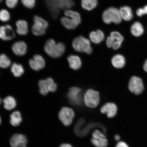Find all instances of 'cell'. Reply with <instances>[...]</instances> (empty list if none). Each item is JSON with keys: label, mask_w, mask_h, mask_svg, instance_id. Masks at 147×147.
Here are the masks:
<instances>
[{"label": "cell", "mask_w": 147, "mask_h": 147, "mask_svg": "<svg viewBox=\"0 0 147 147\" xmlns=\"http://www.w3.org/2000/svg\"><path fill=\"white\" fill-rule=\"evenodd\" d=\"M60 23L66 29L69 30H73L77 28L80 25L71 18L62 16L60 19Z\"/></svg>", "instance_id": "cell-19"}, {"label": "cell", "mask_w": 147, "mask_h": 147, "mask_svg": "<svg viewBox=\"0 0 147 147\" xmlns=\"http://www.w3.org/2000/svg\"><path fill=\"white\" fill-rule=\"evenodd\" d=\"M91 141L96 147H106L108 145V141L105 136L98 130L93 132Z\"/></svg>", "instance_id": "cell-11"}, {"label": "cell", "mask_w": 147, "mask_h": 147, "mask_svg": "<svg viewBox=\"0 0 147 147\" xmlns=\"http://www.w3.org/2000/svg\"><path fill=\"white\" fill-rule=\"evenodd\" d=\"M1 117H0V125H1Z\"/></svg>", "instance_id": "cell-38"}, {"label": "cell", "mask_w": 147, "mask_h": 147, "mask_svg": "<svg viewBox=\"0 0 147 147\" xmlns=\"http://www.w3.org/2000/svg\"><path fill=\"white\" fill-rule=\"evenodd\" d=\"M84 100L86 106L94 108L98 105L100 101V94L98 92L92 89L86 91L84 96Z\"/></svg>", "instance_id": "cell-6"}, {"label": "cell", "mask_w": 147, "mask_h": 147, "mask_svg": "<svg viewBox=\"0 0 147 147\" xmlns=\"http://www.w3.org/2000/svg\"><path fill=\"white\" fill-rule=\"evenodd\" d=\"M105 34L102 30L97 29L90 32L89 37L91 41L94 43L100 44L104 41L105 38Z\"/></svg>", "instance_id": "cell-17"}, {"label": "cell", "mask_w": 147, "mask_h": 147, "mask_svg": "<svg viewBox=\"0 0 147 147\" xmlns=\"http://www.w3.org/2000/svg\"><path fill=\"white\" fill-rule=\"evenodd\" d=\"M102 21L106 24L112 23L118 25L122 21L119 10L115 7H110L106 9L102 15Z\"/></svg>", "instance_id": "cell-2"}, {"label": "cell", "mask_w": 147, "mask_h": 147, "mask_svg": "<svg viewBox=\"0 0 147 147\" xmlns=\"http://www.w3.org/2000/svg\"><path fill=\"white\" fill-rule=\"evenodd\" d=\"M34 24L32 31L35 36H40L44 35L49 27V23L46 20L40 16H35L33 19Z\"/></svg>", "instance_id": "cell-4"}, {"label": "cell", "mask_w": 147, "mask_h": 147, "mask_svg": "<svg viewBox=\"0 0 147 147\" xmlns=\"http://www.w3.org/2000/svg\"><path fill=\"white\" fill-rule=\"evenodd\" d=\"M11 71L15 77L18 78L23 74L24 70L21 64L14 63L11 67Z\"/></svg>", "instance_id": "cell-28"}, {"label": "cell", "mask_w": 147, "mask_h": 147, "mask_svg": "<svg viewBox=\"0 0 147 147\" xmlns=\"http://www.w3.org/2000/svg\"><path fill=\"white\" fill-rule=\"evenodd\" d=\"M131 34L136 37L142 36L144 32L142 24L138 22H136L131 25L130 28Z\"/></svg>", "instance_id": "cell-25"}, {"label": "cell", "mask_w": 147, "mask_h": 147, "mask_svg": "<svg viewBox=\"0 0 147 147\" xmlns=\"http://www.w3.org/2000/svg\"><path fill=\"white\" fill-rule=\"evenodd\" d=\"M115 139L116 141H119L120 139V137L119 135H116L115 136Z\"/></svg>", "instance_id": "cell-37"}, {"label": "cell", "mask_w": 147, "mask_h": 147, "mask_svg": "<svg viewBox=\"0 0 147 147\" xmlns=\"http://www.w3.org/2000/svg\"><path fill=\"white\" fill-rule=\"evenodd\" d=\"M143 69L147 73V59L145 61L144 65H143Z\"/></svg>", "instance_id": "cell-35"}, {"label": "cell", "mask_w": 147, "mask_h": 147, "mask_svg": "<svg viewBox=\"0 0 147 147\" xmlns=\"http://www.w3.org/2000/svg\"><path fill=\"white\" fill-rule=\"evenodd\" d=\"M22 4L26 8L29 9L34 8L36 4V0H21Z\"/></svg>", "instance_id": "cell-31"}, {"label": "cell", "mask_w": 147, "mask_h": 147, "mask_svg": "<svg viewBox=\"0 0 147 147\" xmlns=\"http://www.w3.org/2000/svg\"><path fill=\"white\" fill-rule=\"evenodd\" d=\"M16 32L20 35L25 36L28 32V25L26 21L19 20L16 22Z\"/></svg>", "instance_id": "cell-18"}, {"label": "cell", "mask_w": 147, "mask_h": 147, "mask_svg": "<svg viewBox=\"0 0 147 147\" xmlns=\"http://www.w3.org/2000/svg\"><path fill=\"white\" fill-rule=\"evenodd\" d=\"M22 119L21 113L19 111H14L10 115V123L13 126H19L22 122Z\"/></svg>", "instance_id": "cell-26"}, {"label": "cell", "mask_w": 147, "mask_h": 147, "mask_svg": "<svg viewBox=\"0 0 147 147\" xmlns=\"http://www.w3.org/2000/svg\"><path fill=\"white\" fill-rule=\"evenodd\" d=\"M27 142L26 137L21 134H14L10 141L12 147H26Z\"/></svg>", "instance_id": "cell-14"}, {"label": "cell", "mask_w": 147, "mask_h": 147, "mask_svg": "<svg viewBox=\"0 0 147 147\" xmlns=\"http://www.w3.org/2000/svg\"><path fill=\"white\" fill-rule=\"evenodd\" d=\"M44 49L45 53L51 57L58 58L63 54L65 47L62 42L56 43L54 40L50 39L46 42Z\"/></svg>", "instance_id": "cell-1"}, {"label": "cell", "mask_w": 147, "mask_h": 147, "mask_svg": "<svg viewBox=\"0 0 147 147\" xmlns=\"http://www.w3.org/2000/svg\"><path fill=\"white\" fill-rule=\"evenodd\" d=\"M18 0H5V3L7 6L10 9H14L17 6Z\"/></svg>", "instance_id": "cell-32"}, {"label": "cell", "mask_w": 147, "mask_h": 147, "mask_svg": "<svg viewBox=\"0 0 147 147\" xmlns=\"http://www.w3.org/2000/svg\"><path fill=\"white\" fill-rule=\"evenodd\" d=\"M117 108L115 104L108 102L103 106L100 109L101 113L106 114L109 118H112L116 115Z\"/></svg>", "instance_id": "cell-15"}, {"label": "cell", "mask_w": 147, "mask_h": 147, "mask_svg": "<svg viewBox=\"0 0 147 147\" xmlns=\"http://www.w3.org/2000/svg\"><path fill=\"white\" fill-rule=\"evenodd\" d=\"M11 61L6 55L2 54L0 55V67L6 69L11 65Z\"/></svg>", "instance_id": "cell-29"}, {"label": "cell", "mask_w": 147, "mask_h": 147, "mask_svg": "<svg viewBox=\"0 0 147 147\" xmlns=\"http://www.w3.org/2000/svg\"><path fill=\"white\" fill-rule=\"evenodd\" d=\"M29 63L31 68L35 71L43 69L45 65V59L39 55H34L32 59L29 60Z\"/></svg>", "instance_id": "cell-13"}, {"label": "cell", "mask_w": 147, "mask_h": 147, "mask_svg": "<svg viewBox=\"0 0 147 147\" xmlns=\"http://www.w3.org/2000/svg\"><path fill=\"white\" fill-rule=\"evenodd\" d=\"M111 63L112 65L116 68H122L125 64V59L123 55L117 54L112 58Z\"/></svg>", "instance_id": "cell-22"}, {"label": "cell", "mask_w": 147, "mask_h": 147, "mask_svg": "<svg viewBox=\"0 0 147 147\" xmlns=\"http://www.w3.org/2000/svg\"><path fill=\"white\" fill-rule=\"evenodd\" d=\"M39 91L42 95H47L49 92H54L57 89V84L52 78L40 80L38 83Z\"/></svg>", "instance_id": "cell-7"}, {"label": "cell", "mask_w": 147, "mask_h": 147, "mask_svg": "<svg viewBox=\"0 0 147 147\" xmlns=\"http://www.w3.org/2000/svg\"><path fill=\"white\" fill-rule=\"evenodd\" d=\"M81 6L84 10L91 11L96 8L98 5V0H81Z\"/></svg>", "instance_id": "cell-24"}, {"label": "cell", "mask_w": 147, "mask_h": 147, "mask_svg": "<svg viewBox=\"0 0 147 147\" xmlns=\"http://www.w3.org/2000/svg\"><path fill=\"white\" fill-rule=\"evenodd\" d=\"M63 14L64 16L71 18L76 22L79 25L81 23V16L78 12L71 9H67L64 11Z\"/></svg>", "instance_id": "cell-23"}, {"label": "cell", "mask_w": 147, "mask_h": 147, "mask_svg": "<svg viewBox=\"0 0 147 147\" xmlns=\"http://www.w3.org/2000/svg\"><path fill=\"white\" fill-rule=\"evenodd\" d=\"M59 147H73V146L68 144H63L61 145Z\"/></svg>", "instance_id": "cell-36"}, {"label": "cell", "mask_w": 147, "mask_h": 147, "mask_svg": "<svg viewBox=\"0 0 147 147\" xmlns=\"http://www.w3.org/2000/svg\"><path fill=\"white\" fill-rule=\"evenodd\" d=\"M3 0H0V3L2 2V1Z\"/></svg>", "instance_id": "cell-40"}, {"label": "cell", "mask_w": 147, "mask_h": 147, "mask_svg": "<svg viewBox=\"0 0 147 147\" xmlns=\"http://www.w3.org/2000/svg\"><path fill=\"white\" fill-rule=\"evenodd\" d=\"M58 115L59 118L62 123L65 126H69L72 123L75 113L71 108L63 107L60 110Z\"/></svg>", "instance_id": "cell-8"}, {"label": "cell", "mask_w": 147, "mask_h": 147, "mask_svg": "<svg viewBox=\"0 0 147 147\" xmlns=\"http://www.w3.org/2000/svg\"><path fill=\"white\" fill-rule=\"evenodd\" d=\"M116 147H129L126 143L122 141H120L117 143Z\"/></svg>", "instance_id": "cell-34"}, {"label": "cell", "mask_w": 147, "mask_h": 147, "mask_svg": "<svg viewBox=\"0 0 147 147\" xmlns=\"http://www.w3.org/2000/svg\"><path fill=\"white\" fill-rule=\"evenodd\" d=\"M136 14L138 16L141 17L144 15L147 14V5L143 8L138 9L136 11Z\"/></svg>", "instance_id": "cell-33"}, {"label": "cell", "mask_w": 147, "mask_h": 147, "mask_svg": "<svg viewBox=\"0 0 147 147\" xmlns=\"http://www.w3.org/2000/svg\"><path fill=\"white\" fill-rule=\"evenodd\" d=\"M128 88L130 92L135 94H140L144 90L142 79L136 76L132 77L129 83Z\"/></svg>", "instance_id": "cell-9"}, {"label": "cell", "mask_w": 147, "mask_h": 147, "mask_svg": "<svg viewBox=\"0 0 147 147\" xmlns=\"http://www.w3.org/2000/svg\"><path fill=\"white\" fill-rule=\"evenodd\" d=\"M123 41V36L120 33L117 31H113L107 38L106 45L109 48H112L114 50H117L120 48Z\"/></svg>", "instance_id": "cell-5"}, {"label": "cell", "mask_w": 147, "mask_h": 147, "mask_svg": "<svg viewBox=\"0 0 147 147\" xmlns=\"http://www.w3.org/2000/svg\"><path fill=\"white\" fill-rule=\"evenodd\" d=\"M72 47L78 52L85 53L88 54L92 52L90 41L88 38L82 36H77L73 39Z\"/></svg>", "instance_id": "cell-3"}, {"label": "cell", "mask_w": 147, "mask_h": 147, "mask_svg": "<svg viewBox=\"0 0 147 147\" xmlns=\"http://www.w3.org/2000/svg\"><path fill=\"white\" fill-rule=\"evenodd\" d=\"M67 96L70 102L74 105H79L82 101V90L76 87L71 88L69 89Z\"/></svg>", "instance_id": "cell-10"}, {"label": "cell", "mask_w": 147, "mask_h": 147, "mask_svg": "<svg viewBox=\"0 0 147 147\" xmlns=\"http://www.w3.org/2000/svg\"><path fill=\"white\" fill-rule=\"evenodd\" d=\"M27 47L26 43L23 41H18L14 43L12 47L14 54L18 56L25 55L27 51Z\"/></svg>", "instance_id": "cell-16"}, {"label": "cell", "mask_w": 147, "mask_h": 147, "mask_svg": "<svg viewBox=\"0 0 147 147\" xmlns=\"http://www.w3.org/2000/svg\"><path fill=\"white\" fill-rule=\"evenodd\" d=\"M15 36V33L11 25L8 24L0 26V39L9 41L13 39Z\"/></svg>", "instance_id": "cell-12"}, {"label": "cell", "mask_w": 147, "mask_h": 147, "mask_svg": "<svg viewBox=\"0 0 147 147\" xmlns=\"http://www.w3.org/2000/svg\"><path fill=\"white\" fill-rule=\"evenodd\" d=\"M2 102L1 99V98H0V104H1Z\"/></svg>", "instance_id": "cell-39"}, {"label": "cell", "mask_w": 147, "mask_h": 147, "mask_svg": "<svg viewBox=\"0 0 147 147\" xmlns=\"http://www.w3.org/2000/svg\"><path fill=\"white\" fill-rule=\"evenodd\" d=\"M11 15L8 11L5 9L0 10V21L3 22H7L10 20Z\"/></svg>", "instance_id": "cell-30"}, {"label": "cell", "mask_w": 147, "mask_h": 147, "mask_svg": "<svg viewBox=\"0 0 147 147\" xmlns=\"http://www.w3.org/2000/svg\"><path fill=\"white\" fill-rule=\"evenodd\" d=\"M121 18L124 21H129L133 18L132 9L130 7L127 5L121 7L119 9Z\"/></svg>", "instance_id": "cell-20"}, {"label": "cell", "mask_w": 147, "mask_h": 147, "mask_svg": "<svg viewBox=\"0 0 147 147\" xmlns=\"http://www.w3.org/2000/svg\"><path fill=\"white\" fill-rule=\"evenodd\" d=\"M69 67L75 70L78 69L81 67L82 62L80 57L76 55H71L67 58Z\"/></svg>", "instance_id": "cell-21"}, {"label": "cell", "mask_w": 147, "mask_h": 147, "mask_svg": "<svg viewBox=\"0 0 147 147\" xmlns=\"http://www.w3.org/2000/svg\"><path fill=\"white\" fill-rule=\"evenodd\" d=\"M3 106L5 109L11 110L15 108L16 102L15 99L12 96L5 97L3 100Z\"/></svg>", "instance_id": "cell-27"}]
</instances>
